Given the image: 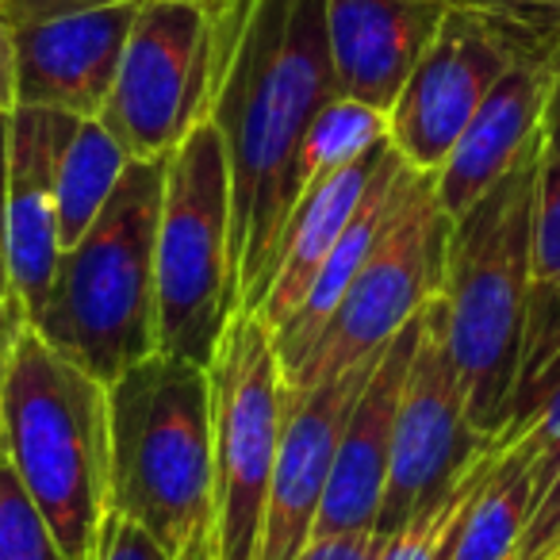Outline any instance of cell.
Returning a JSON list of instances; mask_svg holds the SVG:
<instances>
[{"label": "cell", "instance_id": "obj_1", "mask_svg": "<svg viewBox=\"0 0 560 560\" xmlns=\"http://www.w3.org/2000/svg\"><path fill=\"white\" fill-rule=\"evenodd\" d=\"M211 20L208 116L231 162L238 312L269 292L280 234L300 200L307 127L338 96L327 0H203Z\"/></svg>", "mask_w": 560, "mask_h": 560}, {"label": "cell", "instance_id": "obj_2", "mask_svg": "<svg viewBox=\"0 0 560 560\" xmlns=\"http://www.w3.org/2000/svg\"><path fill=\"white\" fill-rule=\"evenodd\" d=\"M541 135L526 154L450 226L445 335L468 399V422L495 445L511 422L534 292V226L541 188Z\"/></svg>", "mask_w": 560, "mask_h": 560}, {"label": "cell", "instance_id": "obj_3", "mask_svg": "<svg viewBox=\"0 0 560 560\" xmlns=\"http://www.w3.org/2000/svg\"><path fill=\"white\" fill-rule=\"evenodd\" d=\"M108 511L173 560H215V399L211 373L150 353L108 384Z\"/></svg>", "mask_w": 560, "mask_h": 560}, {"label": "cell", "instance_id": "obj_4", "mask_svg": "<svg viewBox=\"0 0 560 560\" xmlns=\"http://www.w3.org/2000/svg\"><path fill=\"white\" fill-rule=\"evenodd\" d=\"M165 158H131L78 246L62 249L32 327L43 342L112 384L158 353V219Z\"/></svg>", "mask_w": 560, "mask_h": 560}, {"label": "cell", "instance_id": "obj_5", "mask_svg": "<svg viewBox=\"0 0 560 560\" xmlns=\"http://www.w3.org/2000/svg\"><path fill=\"white\" fill-rule=\"evenodd\" d=\"M4 442L66 560H93L112 480L108 384L27 327L4 396Z\"/></svg>", "mask_w": 560, "mask_h": 560}, {"label": "cell", "instance_id": "obj_6", "mask_svg": "<svg viewBox=\"0 0 560 560\" xmlns=\"http://www.w3.org/2000/svg\"><path fill=\"white\" fill-rule=\"evenodd\" d=\"M158 353L211 365L238 315L231 254V162L211 116L170 150L158 219Z\"/></svg>", "mask_w": 560, "mask_h": 560}, {"label": "cell", "instance_id": "obj_7", "mask_svg": "<svg viewBox=\"0 0 560 560\" xmlns=\"http://www.w3.org/2000/svg\"><path fill=\"white\" fill-rule=\"evenodd\" d=\"M549 0H457L388 112V139L411 170L438 173L468 119L522 55L557 50L537 27Z\"/></svg>", "mask_w": 560, "mask_h": 560}, {"label": "cell", "instance_id": "obj_8", "mask_svg": "<svg viewBox=\"0 0 560 560\" xmlns=\"http://www.w3.org/2000/svg\"><path fill=\"white\" fill-rule=\"evenodd\" d=\"M208 373L215 399V560H257L272 465L292 407L261 315H234Z\"/></svg>", "mask_w": 560, "mask_h": 560}, {"label": "cell", "instance_id": "obj_9", "mask_svg": "<svg viewBox=\"0 0 560 560\" xmlns=\"http://www.w3.org/2000/svg\"><path fill=\"white\" fill-rule=\"evenodd\" d=\"M450 226L453 219L438 203L434 173L407 165L388 226L361 265L323 342L289 381L292 396H304L388 350L392 338L442 292Z\"/></svg>", "mask_w": 560, "mask_h": 560}, {"label": "cell", "instance_id": "obj_10", "mask_svg": "<svg viewBox=\"0 0 560 560\" xmlns=\"http://www.w3.org/2000/svg\"><path fill=\"white\" fill-rule=\"evenodd\" d=\"M211 20L203 0H142L101 124L131 158H165L208 116Z\"/></svg>", "mask_w": 560, "mask_h": 560}, {"label": "cell", "instance_id": "obj_11", "mask_svg": "<svg viewBox=\"0 0 560 560\" xmlns=\"http://www.w3.org/2000/svg\"><path fill=\"white\" fill-rule=\"evenodd\" d=\"M488 445L491 442H483L468 422L465 384L445 335V300L438 292L422 307L419 346L407 369L396 434H392L388 483H384L376 534L392 537L404 529V522L434 503L442 491H450Z\"/></svg>", "mask_w": 560, "mask_h": 560}, {"label": "cell", "instance_id": "obj_12", "mask_svg": "<svg viewBox=\"0 0 560 560\" xmlns=\"http://www.w3.org/2000/svg\"><path fill=\"white\" fill-rule=\"evenodd\" d=\"M142 0H0L16 55V104L96 119Z\"/></svg>", "mask_w": 560, "mask_h": 560}, {"label": "cell", "instance_id": "obj_13", "mask_svg": "<svg viewBox=\"0 0 560 560\" xmlns=\"http://www.w3.org/2000/svg\"><path fill=\"white\" fill-rule=\"evenodd\" d=\"M376 361L381 358L361 361L335 381L292 396L277 465H272L269 499H265L257 560H300V552L312 545L346 419L365 392Z\"/></svg>", "mask_w": 560, "mask_h": 560}, {"label": "cell", "instance_id": "obj_14", "mask_svg": "<svg viewBox=\"0 0 560 560\" xmlns=\"http://www.w3.org/2000/svg\"><path fill=\"white\" fill-rule=\"evenodd\" d=\"M81 116L16 104L9 116V277L27 323L39 315L55 280L58 238V162Z\"/></svg>", "mask_w": 560, "mask_h": 560}, {"label": "cell", "instance_id": "obj_15", "mask_svg": "<svg viewBox=\"0 0 560 560\" xmlns=\"http://www.w3.org/2000/svg\"><path fill=\"white\" fill-rule=\"evenodd\" d=\"M419 327L422 312L388 342V350L381 353L373 376H369L365 392H361L350 419H346L327 495H323L319 518H315V537L376 534L384 483H388L392 434H396L407 369H411L415 346H419Z\"/></svg>", "mask_w": 560, "mask_h": 560}, {"label": "cell", "instance_id": "obj_16", "mask_svg": "<svg viewBox=\"0 0 560 560\" xmlns=\"http://www.w3.org/2000/svg\"><path fill=\"white\" fill-rule=\"evenodd\" d=\"M457 0H327L338 96L392 112Z\"/></svg>", "mask_w": 560, "mask_h": 560}, {"label": "cell", "instance_id": "obj_17", "mask_svg": "<svg viewBox=\"0 0 560 560\" xmlns=\"http://www.w3.org/2000/svg\"><path fill=\"white\" fill-rule=\"evenodd\" d=\"M552 55H522L503 78L495 81L465 135L450 150L445 165L434 173L438 203L450 219H460L541 135L545 101L552 81Z\"/></svg>", "mask_w": 560, "mask_h": 560}, {"label": "cell", "instance_id": "obj_18", "mask_svg": "<svg viewBox=\"0 0 560 560\" xmlns=\"http://www.w3.org/2000/svg\"><path fill=\"white\" fill-rule=\"evenodd\" d=\"M388 154H392V139L381 142L373 154L358 158L353 165L327 173L312 188H304L289 223H284V234H280L269 292H265L261 307H257V315H261L269 330H280L300 312V304L312 292L319 269L327 265L338 238H342L346 226L358 215V208L365 203L369 188H373L381 165L388 162Z\"/></svg>", "mask_w": 560, "mask_h": 560}, {"label": "cell", "instance_id": "obj_19", "mask_svg": "<svg viewBox=\"0 0 560 560\" xmlns=\"http://www.w3.org/2000/svg\"><path fill=\"white\" fill-rule=\"evenodd\" d=\"M404 170H407V162L399 158V150L392 147L388 162H384L381 173H376L365 203L358 208L353 223L346 226V234L338 238L335 254H330L327 265L319 269L312 292H307V300L300 304V312L292 315L280 330H272V342H277V353H280V369H284V384L304 369V361L312 358L315 346L323 342L327 327L335 323V312L342 307L346 292H350V284L358 280L361 265L369 261L376 238H381L384 226H388L392 208H396V196H399V180H404Z\"/></svg>", "mask_w": 560, "mask_h": 560}, {"label": "cell", "instance_id": "obj_20", "mask_svg": "<svg viewBox=\"0 0 560 560\" xmlns=\"http://www.w3.org/2000/svg\"><path fill=\"white\" fill-rule=\"evenodd\" d=\"M127 165H131V154L124 142L101 119H81L78 131L66 142L62 162H58V238H62V249L78 246L81 234L96 223Z\"/></svg>", "mask_w": 560, "mask_h": 560}, {"label": "cell", "instance_id": "obj_21", "mask_svg": "<svg viewBox=\"0 0 560 560\" xmlns=\"http://www.w3.org/2000/svg\"><path fill=\"white\" fill-rule=\"evenodd\" d=\"M534 506V457L522 445L499 450L491 476L468 506L453 560H514Z\"/></svg>", "mask_w": 560, "mask_h": 560}, {"label": "cell", "instance_id": "obj_22", "mask_svg": "<svg viewBox=\"0 0 560 560\" xmlns=\"http://www.w3.org/2000/svg\"><path fill=\"white\" fill-rule=\"evenodd\" d=\"M557 388H560V280H534L526 338H522L518 384H514V399H511V422H506L495 450H511Z\"/></svg>", "mask_w": 560, "mask_h": 560}, {"label": "cell", "instance_id": "obj_23", "mask_svg": "<svg viewBox=\"0 0 560 560\" xmlns=\"http://www.w3.org/2000/svg\"><path fill=\"white\" fill-rule=\"evenodd\" d=\"M495 460H499V450L488 445V450L460 472V480L453 483L450 491H442L434 503H427L419 514H411V518L404 522V529H396V534L384 541L381 560H453L460 529H465V518H468V506L480 495L483 480L491 476Z\"/></svg>", "mask_w": 560, "mask_h": 560}, {"label": "cell", "instance_id": "obj_24", "mask_svg": "<svg viewBox=\"0 0 560 560\" xmlns=\"http://www.w3.org/2000/svg\"><path fill=\"white\" fill-rule=\"evenodd\" d=\"M381 142H388V112L350 96H335L307 127L304 150H300V196L327 173L373 154Z\"/></svg>", "mask_w": 560, "mask_h": 560}, {"label": "cell", "instance_id": "obj_25", "mask_svg": "<svg viewBox=\"0 0 560 560\" xmlns=\"http://www.w3.org/2000/svg\"><path fill=\"white\" fill-rule=\"evenodd\" d=\"M0 560H66L55 529L9 457L0 460Z\"/></svg>", "mask_w": 560, "mask_h": 560}, {"label": "cell", "instance_id": "obj_26", "mask_svg": "<svg viewBox=\"0 0 560 560\" xmlns=\"http://www.w3.org/2000/svg\"><path fill=\"white\" fill-rule=\"evenodd\" d=\"M560 557V457L534 491L526 529H522L514 560H557Z\"/></svg>", "mask_w": 560, "mask_h": 560}, {"label": "cell", "instance_id": "obj_27", "mask_svg": "<svg viewBox=\"0 0 560 560\" xmlns=\"http://www.w3.org/2000/svg\"><path fill=\"white\" fill-rule=\"evenodd\" d=\"M534 280H560V165L549 162H541V188H537Z\"/></svg>", "mask_w": 560, "mask_h": 560}, {"label": "cell", "instance_id": "obj_28", "mask_svg": "<svg viewBox=\"0 0 560 560\" xmlns=\"http://www.w3.org/2000/svg\"><path fill=\"white\" fill-rule=\"evenodd\" d=\"M93 560H173V557L142 526H135L124 514L108 511L104 514L101 537H96Z\"/></svg>", "mask_w": 560, "mask_h": 560}, {"label": "cell", "instance_id": "obj_29", "mask_svg": "<svg viewBox=\"0 0 560 560\" xmlns=\"http://www.w3.org/2000/svg\"><path fill=\"white\" fill-rule=\"evenodd\" d=\"M514 445H522V450L534 457V491H537L545 476H549V468L557 465V457H560V388L545 399L541 411L534 415L526 434H522Z\"/></svg>", "mask_w": 560, "mask_h": 560}, {"label": "cell", "instance_id": "obj_30", "mask_svg": "<svg viewBox=\"0 0 560 560\" xmlns=\"http://www.w3.org/2000/svg\"><path fill=\"white\" fill-rule=\"evenodd\" d=\"M32 327L27 312L16 296L0 300V460L9 457V442H4V396H9V369H12V353H16L20 335Z\"/></svg>", "mask_w": 560, "mask_h": 560}, {"label": "cell", "instance_id": "obj_31", "mask_svg": "<svg viewBox=\"0 0 560 560\" xmlns=\"http://www.w3.org/2000/svg\"><path fill=\"white\" fill-rule=\"evenodd\" d=\"M388 537L381 534H342V537H315L300 560H381Z\"/></svg>", "mask_w": 560, "mask_h": 560}, {"label": "cell", "instance_id": "obj_32", "mask_svg": "<svg viewBox=\"0 0 560 560\" xmlns=\"http://www.w3.org/2000/svg\"><path fill=\"white\" fill-rule=\"evenodd\" d=\"M9 116L0 112V300L12 296L9 277Z\"/></svg>", "mask_w": 560, "mask_h": 560}, {"label": "cell", "instance_id": "obj_33", "mask_svg": "<svg viewBox=\"0 0 560 560\" xmlns=\"http://www.w3.org/2000/svg\"><path fill=\"white\" fill-rule=\"evenodd\" d=\"M541 147H545V162L560 165V47L552 55L549 101H545V116H541Z\"/></svg>", "mask_w": 560, "mask_h": 560}, {"label": "cell", "instance_id": "obj_34", "mask_svg": "<svg viewBox=\"0 0 560 560\" xmlns=\"http://www.w3.org/2000/svg\"><path fill=\"white\" fill-rule=\"evenodd\" d=\"M16 108V55H12V27L0 16V112Z\"/></svg>", "mask_w": 560, "mask_h": 560}, {"label": "cell", "instance_id": "obj_35", "mask_svg": "<svg viewBox=\"0 0 560 560\" xmlns=\"http://www.w3.org/2000/svg\"><path fill=\"white\" fill-rule=\"evenodd\" d=\"M549 4H560V0H549Z\"/></svg>", "mask_w": 560, "mask_h": 560}, {"label": "cell", "instance_id": "obj_36", "mask_svg": "<svg viewBox=\"0 0 560 560\" xmlns=\"http://www.w3.org/2000/svg\"><path fill=\"white\" fill-rule=\"evenodd\" d=\"M557 560H560V557H557Z\"/></svg>", "mask_w": 560, "mask_h": 560}]
</instances>
